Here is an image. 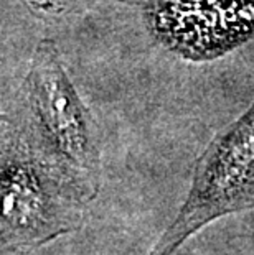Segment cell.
<instances>
[{
    "label": "cell",
    "instance_id": "obj_1",
    "mask_svg": "<svg viewBox=\"0 0 254 255\" xmlns=\"http://www.w3.org/2000/svg\"><path fill=\"white\" fill-rule=\"evenodd\" d=\"M254 208V102L200 156L190 193L150 255H174L192 234L226 214Z\"/></svg>",
    "mask_w": 254,
    "mask_h": 255
},
{
    "label": "cell",
    "instance_id": "obj_2",
    "mask_svg": "<svg viewBox=\"0 0 254 255\" xmlns=\"http://www.w3.org/2000/svg\"><path fill=\"white\" fill-rule=\"evenodd\" d=\"M25 96L63 171L81 193L93 188L98 160L94 121L63 66L55 41L43 40L35 48Z\"/></svg>",
    "mask_w": 254,
    "mask_h": 255
},
{
    "label": "cell",
    "instance_id": "obj_3",
    "mask_svg": "<svg viewBox=\"0 0 254 255\" xmlns=\"http://www.w3.org/2000/svg\"><path fill=\"white\" fill-rule=\"evenodd\" d=\"M36 12L48 15H63L79 7L84 0H26Z\"/></svg>",
    "mask_w": 254,
    "mask_h": 255
}]
</instances>
